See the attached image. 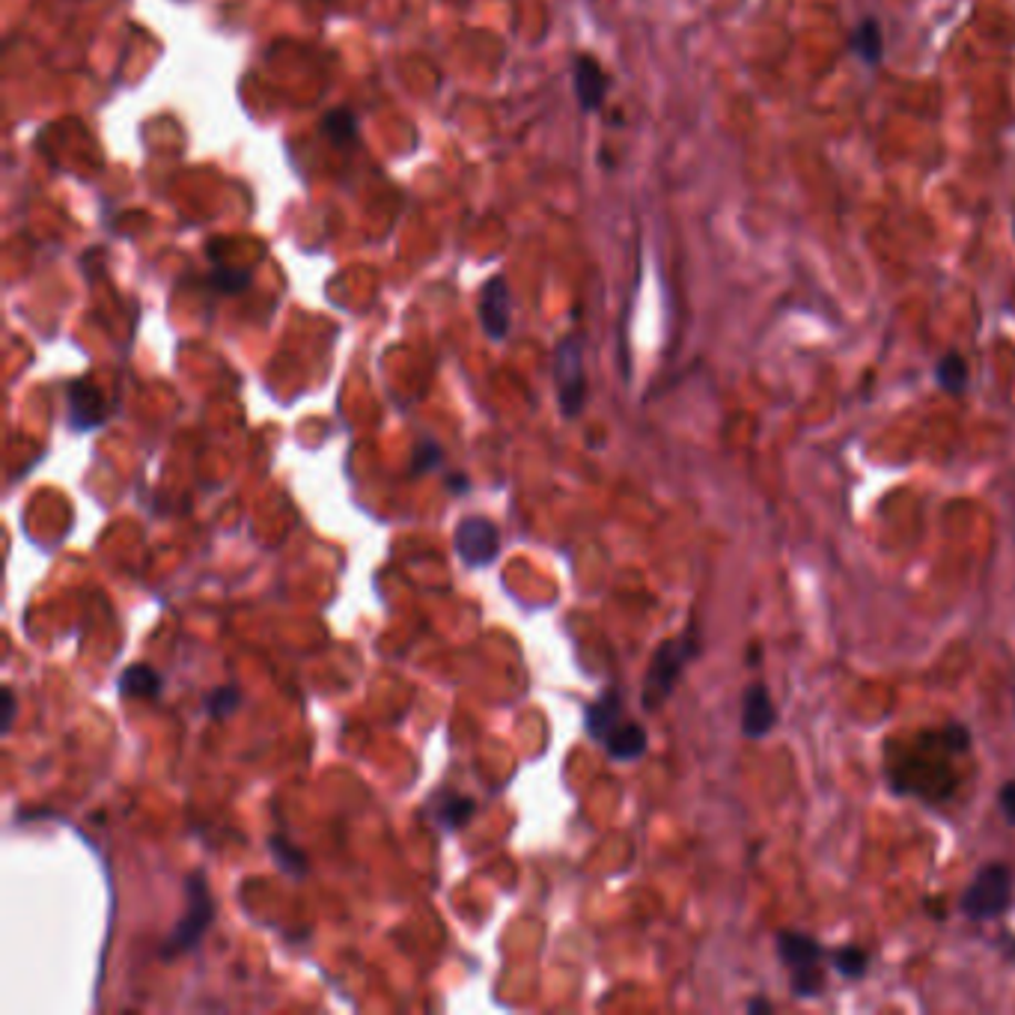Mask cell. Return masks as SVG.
<instances>
[{
	"instance_id": "7a4b0ae2",
	"label": "cell",
	"mask_w": 1015,
	"mask_h": 1015,
	"mask_svg": "<svg viewBox=\"0 0 1015 1015\" xmlns=\"http://www.w3.org/2000/svg\"><path fill=\"white\" fill-rule=\"evenodd\" d=\"M697 653H700V644H697L694 635H679L665 640V644H658V649L653 653V662H649V670L644 676V691H640L644 709L653 712L674 694L679 676L697 658Z\"/></svg>"
},
{
	"instance_id": "277c9868",
	"label": "cell",
	"mask_w": 1015,
	"mask_h": 1015,
	"mask_svg": "<svg viewBox=\"0 0 1015 1015\" xmlns=\"http://www.w3.org/2000/svg\"><path fill=\"white\" fill-rule=\"evenodd\" d=\"M185 893H188V909L180 917V923L173 926V932L164 939V956H180L188 953L199 944V939L206 935V930L215 921V902L209 896V884L199 873L185 879Z\"/></svg>"
},
{
	"instance_id": "f1b7e54d",
	"label": "cell",
	"mask_w": 1015,
	"mask_h": 1015,
	"mask_svg": "<svg viewBox=\"0 0 1015 1015\" xmlns=\"http://www.w3.org/2000/svg\"><path fill=\"white\" fill-rule=\"evenodd\" d=\"M1013 233H1015V218H1013Z\"/></svg>"
},
{
	"instance_id": "8fae6325",
	"label": "cell",
	"mask_w": 1015,
	"mask_h": 1015,
	"mask_svg": "<svg viewBox=\"0 0 1015 1015\" xmlns=\"http://www.w3.org/2000/svg\"><path fill=\"white\" fill-rule=\"evenodd\" d=\"M623 721H626V712H623V694H619L617 688H607V691L587 709V721L584 724H587L589 739H596L598 745H602V741L617 730Z\"/></svg>"
},
{
	"instance_id": "cb8c5ba5",
	"label": "cell",
	"mask_w": 1015,
	"mask_h": 1015,
	"mask_svg": "<svg viewBox=\"0 0 1015 1015\" xmlns=\"http://www.w3.org/2000/svg\"><path fill=\"white\" fill-rule=\"evenodd\" d=\"M441 462V450L432 441H423L418 447V453H414V474H420L423 468H435Z\"/></svg>"
},
{
	"instance_id": "4316f807",
	"label": "cell",
	"mask_w": 1015,
	"mask_h": 1015,
	"mask_svg": "<svg viewBox=\"0 0 1015 1015\" xmlns=\"http://www.w3.org/2000/svg\"><path fill=\"white\" fill-rule=\"evenodd\" d=\"M771 1009H775V1006H771V1001H766V997H753V1001H748V1013L753 1015V1013H771Z\"/></svg>"
},
{
	"instance_id": "52a82bcc",
	"label": "cell",
	"mask_w": 1015,
	"mask_h": 1015,
	"mask_svg": "<svg viewBox=\"0 0 1015 1015\" xmlns=\"http://www.w3.org/2000/svg\"><path fill=\"white\" fill-rule=\"evenodd\" d=\"M476 314H480V325L492 340H503L510 334L513 325V293L506 277L494 275L489 277L480 289V301H476Z\"/></svg>"
},
{
	"instance_id": "d6986e66",
	"label": "cell",
	"mask_w": 1015,
	"mask_h": 1015,
	"mask_svg": "<svg viewBox=\"0 0 1015 1015\" xmlns=\"http://www.w3.org/2000/svg\"><path fill=\"white\" fill-rule=\"evenodd\" d=\"M831 965L837 968V974H843L845 980H861L870 971V956L861 947H840L831 953Z\"/></svg>"
},
{
	"instance_id": "484cf974",
	"label": "cell",
	"mask_w": 1015,
	"mask_h": 1015,
	"mask_svg": "<svg viewBox=\"0 0 1015 1015\" xmlns=\"http://www.w3.org/2000/svg\"><path fill=\"white\" fill-rule=\"evenodd\" d=\"M12 721H16V691L7 685V688H3V718H0V730L10 732Z\"/></svg>"
},
{
	"instance_id": "ffe728a7",
	"label": "cell",
	"mask_w": 1015,
	"mask_h": 1015,
	"mask_svg": "<svg viewBox=\"0 0 1015 1015\" xmlns=\"http://www.w3.org/2000/svg\"><path fill=\"white\" fill-rule=\"evenodd\" d=\"M268 845H271V854H275L277 864L284 867L286 873H293L295 879H301L304 870H307V858H304L293 843H286L284 837H271Z\"/></svg>"
},
{
	"instance_id": "ac0fdd59",
	"label": "cell",
	"mask_w": 1015,
	"mask_h": 1015,
	"mask_svg": "<svg viewBox=\"0 0 1015 1015\" xmlns=\"http://www.w3.org/2000/svg\"><path fill=\"white\" fill-rule=\"evenodd\" d=\"M935 379H939V385L947 393H962V390L968 388V363L962 361V355L950 351L935 367Z\"/></svg>"
},
{
	"instance_id": "5bb4252c",
	"label": "cell",
	"mask_w": 1015,
	"mask_h": 1015,
	"mask_svg": "<svg viewBox=\"0 0 1015 1015\" xmlns=\"http://www.w3.org/2000/svg\"><path fill=\"white\" fill-rule=\"evenodd\" d=\"M602 748L607 750V757L614 759H637L646 750V732L644 727L637 721H623L617 730L611 732L605 741H602Z\"/></svg>"
},
{
	"instance_id": "e0dca14e",
	"label": "cell",
	"mask_w": 1015,
	"mask_h": 1015,
	"mask_svg": "<svg viewBox=\"0 0 1015 1015\" xmlns=\"http://www.w3.org/2000/svg\"><path fill=\"white\" fill-rule=\"evenodd\" d=\"M852 51L864 60V63H879V60H882L884 42L882 30H879V21L864 19L858 24V30L852 33Z\"/></svg>"
},
{
	"instance_id": "8992f818",
	"label": "cell",
	"mask_w": 1015,
	"mask_h": 1015,
	"mask_svg": "<svg viewBox=\"0 0 1015 1015\" xmlns=\"http://www.w3.org/2000/svg\"><path fill=\"white\" fill-rule=\"evenodd\" d=\"M455 551L468 566H489L501 551L498 524L485 515H468L455 527Z\"/></svg>"
},
{
	"instance_id": "3957f363",
	"label": "cell",
	"mask_w": 1015,
	"mask_h": 1015,
	"mask_svg": "<svg viewBox=\"0 0 1015 1015\" xmlns=\"http://www.w3.org/2000/svg\"><path fill=\"white\" fill-rule=\"evenodd\" d=\"M1013 905V870L1001 861L983 864L962 893V911L971 921H992Z\"/></svg>"
},
{
	"instance_id": "9a60e30c",
	"label": "cell",
	"mask_w": 1015,
	"mask_h": 1015,
	"mask_svg": "<svg viewBox=\"0 0 1015 1015\" xmlns=\"http://www.w3.org/2000/svg\"><path fill=\"white\" fill-rule=\"evenodd\" d=\"M474 813V801L468 796H455V792H444L435 798V819L444 828H462Z\"/></svg>"
},
{
	"instance_id": "603a6c76",
	"label": "cell",
	"mask_w": 1015,
	"mask_h": 1015,
	"mask_svg": "<svg viewBox=\"0 0 1015 1015\" xmlns=\"http://www.w3.org/2000/svg\"><path fill=\"white\" fill-rule=\"evenodd\" d=\"M215 284H218L221 293H242V289L250 284V271H229V268H221L218 275H215Z\"/></svg>"
},
{
	"instance_id": "6da1fadb",
	"label": "cell",
	"mask_w": 1015,
	"mask_h": 1015,
	"mask_svg": "<svg viewBox=\"0 0 1015 1015\" xmlns=\"http://www.w3.org/2000/svg\"><path fill=\"white\" fill-rule=\"evenodd\" d=\"M971 730L965 724L932 727L888 741L884 775L896 796L921 798L926 804H944L962 787L956 762L968 757Z\"/></svg>"
},
{
	"instance_id": "d4e9b609",
	"label": "cell",
	"mask_w": 1015,
	"mask_h": 1015,
	"mask_svg": "<svg viewBox=\"0 0 1015 1015\" xmlns=\"http://www.w3.org/2000/svg\"><path fill=\"white\" fill-rule=\"evenodd\" d=\"M997 804H1001V813L1009 826H1015V780H1006L1001 792H997Z\"/></svg>"
},
{
	"instance_id": "30bf717a",
	"label": "cell",
	"mask_w": 1015,
	"mask_h": 1015,
	"mask_svg": "<svg viewBox=\"0 0 1015 1015\" xmlns=\"http://www.w3.org/2000/svg\"><path fill=\"white\" fill-rule=\"evenodd\" d=\"M105 402L99 397V390L90 385V381H75L72 388H69V418H72V427L75 429H93L102 427L105 423Z\"/></svg>"
},
{
	"instance_id": "7402d4cb",
	"label": "cell",
	"mask_w": 1015,
	"mask_h": 1015,
	"mask_svg": "<svg viewBox=\"0 0 1015 1015\" xmlns=\"http://www.w3.org/2000/svg\"><path fill=\"white\" fill-rule=\"evenodd\" d=\"M238 709V688L236 685H221V688H215V691H209L206 694V712L212 715V718H227V715H233Z\"/></svg>"
},
{
	"instance_id": "9c48e42d",
	"label": "cell",
	"mask_w": 1015,
	"mask_h": 1015,
	"mask_svg": "<svg viewBox=\"0 0 1015 1015\" xmlns=\"http://www.w3.org/2000/svg\"><path fill=\"white\" fill-rule=\"evenodd\" d=\"M778 724V709L766 685H750L741 700V732L748 739H766Z\"/></svg>"
},
{
	"instance_id": "ba28073f",
	"label": "cell",
	"mask_w": 1015,
	"mask_h": 1015,
	"mask_svg": "<svg viewBox=\"0 0 1015 1015\" xmlns=\"http://www.w3.org/2000/svg\"><path fill=\"white\" fill-rule=\"evenodd\" d=\"M572 84H575V95H578L581 111H598L605 105V95L611 90V78L605 75V69L598 66L596 58L589 54H578L572 60Z\"/></svg>"
},
{
	"instance_id": "44dd1931",
	"label": "cell",
	"mask_w": 1015,
	"mask_h": 1015,
	"mask_svg": "<svg viewBox=\"0 0 1015 1015\" xmlns=\"http://www.w3.org/2000/svg\"><path fill=\"white\" fill-rule=\"evenodd\" d=\"M826 986V971L819 968V965H810V968H798L792 971V995L796 997H817Z\"/></svg>"
},
{
	"instance_id": "5b68a950",
	"label": "cell",
	"mask_w": 1015,
	"mask_h": 1015,
	"mask_svg": "<svg viewBox=\"0 0 1015 1015\" xmlns=\"http://www.w3.org/2000/svg\"><path fill=\"white\" fill-rule=\"evenodd\" d=\"M554 385L566 418H578L587 402V376H584V351L578 337H566L554 351Z\"/></svg>"
},
{
	"instance_id": "7c38bea8",
	"label": "cell",
	"mask_w": 1015,
	"mask_h": 1015,
	"mask_svg": "<svg viewBox=\"0 0 1015 1015\" xmlns=\"http://www.w3.org/2000/svg\"><path fill=\"white\" fill-rule=\"evenodd\" d=\"M778 953L783 958V965H789L792 971L810 968V965H822L826 958V947L817 939H810L804 932H778Z\"/></svg>"
},
{
	"instance_id": "4fadbf2b",
	"label": "cell",
	"mask_w": 1015,
	"mask_h": 1015,
	"mask_svg": "<svg viewBox=\"0 0 1015 1015\" xmlns=\"http://www.w3.org/2000/svg\"><path fill=\"white\" fill-rule=\"evenodd\" d=\"M125 700H155L162 694V674L150 665L125 667L116 683Z\"/></svg>"
},
{
	"instance_id": "83f0119b",
	"label": "cell",
	"mask_w": 1015,
	"mask_h": 1015,
	"mask_svg": "<svg viewBox=\"0 0 1015 1015\" xmlns=\"http://www.w3.org/2000/svg\"><path fill=\"white\" fill-rule=\"evenodd\" d=\"M1006 944H1009V947H1006V953H1009V958H1015V941H1006Z\"/></svg>"
},
{
	"instance_id": "2e32d148",
	"label": "cell",
	"mask_w": 1015,
	"mask_h": 1015,
	"mask_svg": "<svg viewBox=\"0 0 1015 1015\" xmlns=\"http://www.w3.org/2000/svg\"><path fill=\"white\" fill-rule=\"evenodd\" d=\"M322 132L334 146H349L358 137V116L349 107H334L322 116Z\"/></svg>"
}]
</instances>
